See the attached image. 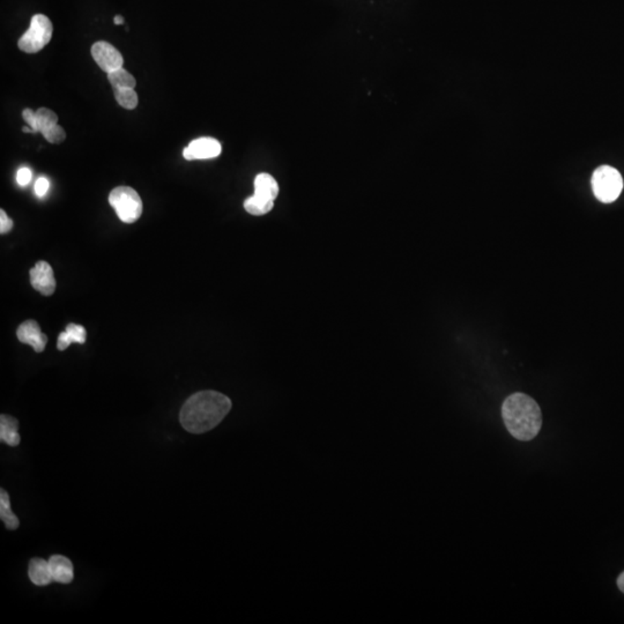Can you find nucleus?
I'll list each match as a JSON object with an SVG mask.
<instances>
[{
    "label": "nucleus",
    "instance_id": "obj_1",
    "mask_svg": "<svg viewBox=\"0 0 624 624\" xmlns=\"http://www.w3.org/2000/svg\"><path fill=\"white\" fill-rule=\"evenodd\" d=\"M232 410V400L216 391H202L182 407L179 421L186 431L204 433L213 429Z\"/></svg>",
    "mask_w": 624,
    "mask_h": 624
},
{
    "label": "nucleus",
    "instance_id": "obj_2",
    "mask_svg": "<svg viewBox=\"0 0 624 624\" xmlns=\"http://www.w3.org/2000/svg\"><path fill=\"white\" fill-rule=\"evenodd\" d=\"M502 416L509 433L522 442L533 440L543 426L539 405L524 393H513L504 400Z\"/></svg>",
    "mask_w": 624,
    "mask_h": 624
},
{
    "label": "nucleus",
    "instance_id": "obj_3",
    "mask_svg": "<svg viewBox=\"0 0 624 624\" xmlns=\"http://www.w3.org/2000/svg\"><path fill=\"white\" fill-rule=\"evenodd\" d=\"M591 183L595 198L604 204L614 202L623 190L621 174L611 166H601L595 169Z\"/></svg>",
    "mask_w": 624,
    "mask_h": 624
},
{
    "label": "nucleus",
    "instance_id": "obj_4",
    "mask_svg": "<svg viewBox=\"0 0 624 624\" xmlns=\"http://www.w3.org/2000/svg\"><path fill=\"white\" fill-rule=\"evenodd\" d=\"M54 26L47 15L36 14L31 17V27L21 36L17 47L26 54L41 51L51 41Z\"/></svg>",
    "mask_w": 624,
    "mask_h": 624
},
{
    "label": "nucleus",
    "instance_id": "obj_5",
    "mask_svg": "<svg viewBox=\"0 0 624 624\" xmlns=\"http://www.w3.org/2000/svg\"><path fill=\"white\" fill-rule=\"evenodd\" d=\"M109 204L118 218L125 223H134L143 214V202L138 192L130 186H118L110 192Z\"/></svg>",
    "mask_w": 624,
    "mask_h": 624
},
{
    "label": "nucleus",
    "instance_id": "obj_6",
    "mask_svg": "<svg viewBox=\"0 0 624 624\" xmlns=\"http://www.w3.org/2000/svg\"><path fill=\"white\" fill-rule=\"evenodd\" d=\"M92 56L103 72L111 73L123 67V56L109 42L99 41L92 47Z\"/></svg>",
    "mask_w": 624,
    "mask_h": 624
},
{
    "label": "nucleus",
    "instance_id": "obj_7",
    "mask_svg": "<svg viewBox=\"0 0 624 624\" xmlns=\"http://www.w3.org/2000/svg\"><path fill=\"white\" fill-rule=\"evenodd\" d=\"M221 143L213 138H199L190 143L183 150L185 160H207L221 154Z\"/></svg>",
    "mask_w": 624,
    "mask_h": 624
},
{
    "label": "nucleus",
    "instance_id": "obj_8",
    "mask_svg": "<svg viewBox=\"0 0 624 624\" xmlns=\"http://www.w3.org/2000/svg\"><path fill=\"white\" fill-rule=\"evenodd\" d=\"M31 283L35 290L45 296L55 293L56 279L54 270L47 262H38L31 270Z\"/></svg>",
    "mask_w": 624,
    "mask_h": 624
},
{
    "label": "nucleus",
    "instance_id": "obj_9",
    "mask_svg": "<svg viewBox=\"0 0 624 624\" xmlns=\"http://www.w3.org/2000/svg\"><path fill=\"white\" fill-rule=\"evenodd\" d=\"M17 337L19 342L31 346L36 353L45 351L48 342V337L42 332L38 321H24L17 328Z\"/></svg>",
    "mask_w": 624,
    "mask_h": 624
},
{
    "label": "nucleus",
    "instance_id": "obj_10",
    "mask_svg": "<svg viewBox=\"0 0 624 624\" xmlns=\"http://www.w3.org/2000/svg\"><path fill=\"white\" fill-rule=\"evenodd\" d=\"M49 566L51 570L52 578L57 583L70 584L73 580V564L65 556H51L49 559Z\"/></svg>",
    "mask_w": 624,
    "mask_h": 624
},
{
    "label": "nucleus",
    "instance_id": "obj_11",
    "mask_svg": "<svg viewBox=\"0 0 624 624\" xmlns=\"http://www.w3.org/2000/svg\"><path fill=\"white\" fill-rule=\"evenodd\" d=\"M28 575H29L31 582L38 586H47L54 580L49 561H45L43 559H31L29 563Z\"/></svg>",
    "mask_w": 624,
    "mask_h": 624
},
{
    "label": "nucleus",
    "instance_id": "obj_12",
    "mask_svg": "<svg viewBox=\"0 0 624 624\" xmlns=\"http://www.w3.org/2000/svg\"><path fill=\"white\" fill-rule=\"evenodd\" d=\"M255 195L274 202L279 195L278 182L266 173L258 175L255 178Z\"/></svg>",
    "mask_w": 624,
    "mask_h": 624
},
{
    "label": "nucleus",
    "instance_id": "obj_13",
    "mask_svg": "<svg viewBox=\"0 0 624 624\" xmlns=\"http://www.w3.org/2000/svg\"><path fill=\"white\" fill-rule=\"evenodd\" d=\"M19 422L13 416L3 414L0 416V440L10 447H17L20 443V435L17 433Z\"/></svg>",
    "mask_w": 624,
    "mask_h": 624
},
{
    "label": "nucleus",
    "instance_id": "obj_14",
    "mask_svg": "<svg viewBox=\"0 0 624 624\" xmlns=\"http://www.w3.org/2000/svg\"><path fill=\"white\" fill-rule=\"evenodd\" d=\"M86 338H87V332L86 328L81 325L71 324L67 325L65 331L62 332L58 337L57 342V348L59 351H65L72 344H85Z\"/></svg>",
    "mask_w": 624,
    "mask_h": 624
},
{
    "label": "nucleus",
    "instance_id": "obj_15",
    "mask_svg": "<svg viewBox=\"0 0 624 624\" xmlns=\"http://www.w3.org/2000/svg\"><path fill=\"white\" fill-rule=\"evenodd\" d=\"M0 518L5 522L7 529H12V531L17 529L20 525L19 519L10 509V496L3 489L0 491Z\"/></svg>",
    "mask_w": 624,
    "mask_h": 624
},
{
    "label": "nucleus",
    "instance_id": "obj_16",
    "mask_svg": "<svg viewBox=\"0 0 624 624\" xmlns=\"http://www.w3.org/2000/svg\"><path fill=\"white\" fill-rule=\"evenodd\" d=\"M273 206V200L262 198L259 195H251L249 198L246 199V202H244L246 211L249 214L255 215V216H262V215L270 213Z\"/></svg>",
    "mask_w": 624,
    "mask_h": 624
},
{
    "label": "nucleus",
    "instance_id": "obj_17",
    "mask_svg": "<svg viewBox=\"0 0 624 624\" xmlns=\"http://www.w3.org/2000/svg\"><path fill=\"white\" fill-rule=\"evenodd\" d=\"M108 79H109V82L113 86V88H136V85H137V81H136V79H134V75L130 74L127 70H124L123 67L120 70H116V71L111 72V73H108Z\"/></svg>",
    "mask_w": 624,
    "mask_h": 624
},
{
    "label": "nucleus",
    "instance_id": "obj_18",
    "mask_svg": "<svg viewBox=\"0 0 624 624\" xmlns=\"http://www.w3.org/2000/svg\"><path fill=\"white\" fill-rule=\"evenodd\" d=\"M113 95L117 102L124 109L134 110L137 108L138 94L134 88H113Z\"/></svg>",
    "mask_w": 624,
    "mask_h": 624
},
{
    "label": "nucleus",
    "instance_id": "obj_19",
    "mask_svg": "<svg viewBox=\"0 0 624 624\" xmlns=\"http://www.w3.org/2000/svg\"><path fill=\"white\" fill-rule=\"evenodd\" d=\"M36 117H38V132L41 134L58 124L57 113L47 108H40L36 111Z\"/></svg>",
    "mask_w": 624,
    "mask_h": 624
},
{
    "label": "nucleus",
    "instance_id": "obj_20",
    "mask_svg": "<svg viewBox=\"0 0 624 624\" xmlns=\"http://www.w3.org/2000/svg\"><path fill=\"white\" fill-rule=\"evenodd\" d=\"M42 134H43V137L45 139L48 140L49 143H63L66 138L65 130L58 124L55 125V127H50L48 130H45Z\"/></svg>",
    "mask_w": 624,
    "mask_h": 624
},
{
    "label": "nucleus",
    "instance_id": "obj_21",
    "mask_svg": "<svg viewBox=\"0 0 624 624\" xmlns=\"http://www.w3.org/2000/svg\"><path fill=\"white\" fill-rule=\"evenodd\" d=\"M22 118H24V122L29 125V127H31V129L34 130L35 134H38V125L36 111H33L31 109H24V111H22Z\"/></svg>",
    "mask_w": 624,
    "mask_h": 624
},
{
    "label": "nucleus",
    "instance_id": "obj_22",
    "mask_svg": "<svg viewBox=\"0 0 624 624\" xmlns=\"http://www.w3.org/2000/svg\"><path fill=\"white\" fill-rule=\"evenodd\" d=\"M31 177H33V173H31L29 168H21V169H19V171H17V182L21 186H26V185L29 184L31 181Z\"/></svg>",
    "mask_w": 624,
    "mask_h": 624
},
{
    "label": "nucleus",
    "instance_id": "obj_23",
    "mask_svg": "<svg viewBox=\"0 0 624 624\" xmlns=\"http://www.w3.org/2000/svg\"><path fill=\"white\" fill-rule=\"evenodd\" d=\"M13 221L8 218V215L6 214V211L1 209L0 211V232L1 234H7V232H10L13 228Z\"/></svg>",
    "mask_w": 624,
    "mask_h": 624
},
{
    "label": "nucleus",
    "instance_id": "obj_24",
    "mask_svg": "<svg viewBox=\"0 0 624 624\" xmlns=\"http://www.w3.org/2000/svg\"><path fill=\"white\" fill-rule=\"evenodd\" d=\"M50 188V183L45 177L38 178L35 183V193L38 197H45Z\"/></svg>",
    "mask_w": 624,
    "mask_h": 624
},
{
    "label": "nucleus",
    "instance_id": "obj_25",
    "mask_svg": "<svg viewBox=\"0 0 624 624\" xmlns=\"http://www.w3.org/2000/svg\"><path fill=\"white\" fill-rule=\"evenodd\" d=\"M618 586L620 591L624 593V573H622L618 578Z\"/></svg>",
    "mask_w": 624,
    "mask_h": 624
},
{
    "label": "nucleus",
    "instance_id": "obj_26",
    "mask_svg": "<svg viewBox=\"0 0 624 624\" xmlns=\"http://www.w3.org/2000/svg\"><path fill=\"white\" fill-rule=\"evenodd\" d=\"M113 22H115V24H123L124 17L122 15H116L115 19H113Z\"/></svg>",
    "mask_w": 624,
    "mask_h": 624
},
{
    "label": "nucleus",
    "instance_id": "obj_27",
    "mask_svg": "<svg viewBox=\"0 0 624 624\" xmlns=\"http://www.w3.org/2000/svg\"><path fill=\"white\" fill-rule=\"evenodd\" d=\"M22 131H24V132H26V134H35L34 130H33L31 127H22Z\"/></svg>",
    "mask_w": 624,
    "mask_h": 624
}]
</instances>
